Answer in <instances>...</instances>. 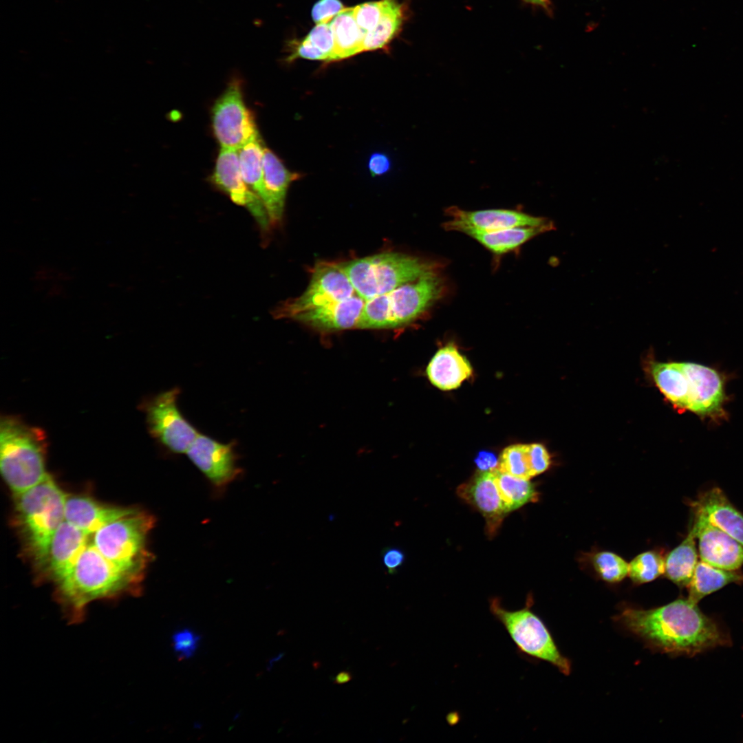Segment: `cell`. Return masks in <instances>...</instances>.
I'll use <instances>...</instances> for the list:
<instances>
[{
	"mask_svg": "<svg viewBox=\"0 0 743 743\" xmlns=\"http://www.w3.org/2000/svg\"><path fill=\"white\" fill-rule=\"evenodd\" d=\"M365 303V301L355 294L345 300L301 312L292 319L323 332L356 328Z\"/></svg>",
	"mask_w": 743,
	"mask_h": 743,
	"instance_id": "19",
	"label": "cell"
},
{
	"mask_svg": "<svg viewBox=\"0 0 743 743\" xmlns=\"http://www.w3.org/2000/svg\"><path fill=\"white\" fill-rule=\"evenodd\" d=\"M618 620L650 646L666 653L695 655L730 643L717 623L688 598L651 610L627 608Z\"/></svg>",
	"mask_w": 743,
	"mask_h": 743,
	"instance_id": "1",
	"label": "cell"
},
{
	"mask_svg": "<svg viewBox=\"0 0 743 743\" xmlns=\"http://www.w3.org/2000/svg\"><path fill=\"white\" fill-rule=\"evenodd\" d=\"M213 183L232 201L246 207L266 234L270 222L262 200L245 183L241 173L238 150L221 148L212 175Z\"/></svg>",
	"mask_w": 743,
	"mask_h": 743,
	"instance_id": "13",
	"label": "cell"
},
{
	"mask_svg": "<svg viewBox=\"0 0 743 743\" xmlns=\"http://www.w3.org/2000/svg\"><path fill=\"white\" fill-rule=\"evenodd\" d=\"M532 601L528 598L524 607L511 610L505 608L499 599L494 597L490 600L489 608L521 654L546 661L567 675L570 671V664L559 652L543 621L532 610Z\"/></svg>",
	"mask_w": 743,
	"mask_h": 743,
	"instance_id": "8",
	"label": "cell"
},
{
	"mask_svg": "<svg viewBox=\"0 0 743 743\" xmlns=\"http://www.w3.org/2000/svg\"><path fill=\"white\" fill-rule=\"evenodd\" d=\"M186 454L218 491L224 490L241 473L234 441L222 443L200 433Z\"/></svg>",
	"mask_w": 743,
	"mask_h": 743,
	"instance_id": "12",
	"label": "cell"
},
{
	"mask_svg": "<svg viewBox=\"0 0 743 743\" xmlns=\"http://www.w3.org/2000/svg\"><path fill=\"white\" fill-rule=\"evenodd\" d=\"M334 41L331 61L349 58L363 52L365 34L358 25L353 8H345L330 22Z\"/></svg>",
	"mask_w": 743,
	"mask_h": 743,
	"instance_id": "24",
	"label": "cell"
},
{
	"mask_svg": "<svg viewBox=\"0 0 743 743\" xmlns=\"http://www.w3.org/2000/svg\"><path fill=\"white\" fill-rule=\"evenodd\" d=\"M427 375L435 387L444 391L459 387L473 374L469 360L450 343L440 348L430 360Z\"/></svg>",
	"mask_w": 743,
	"mask_h": 743,
	"instance_id": "23",
	"label": "cell"
},
{
	"mask_svg": "<svg viewBox=\"0 0 743 743\" xmlns=\"http://www.w3.org/2000/svg\"><path fill=\"white\" fill-rule=\"evenodd\" d=\"M664 572L665 560L654 551H647L637 555L628 566V575L636 583L652 581Z\"/></svg>",
	"mask_w": 743,
	"mask_h": 743,
	"instance_id": "32",
	"label": "cell"
},
{
	"mask_svg": "<svg viewBox=\"0 0 743 743\" xmlns=\"http://www.w3.org/2000/svg\"><path fill=\"white\" fill-rule=\"evenodd\" d=\"M383 8L374 29L363 42V52L376 50L387 45L399 31L403 21L402 6L397 0H383Z\"/></svg>",
	"mask_w": 743,
	"mask_h": 743,
	"instance_id": "30",
	"label": "cell"
},
{
	"mask_svg": "<svg viewBox=\"0 0 743 743\" xmlns=\"http://www.w3.org/2000/svg\"><path fill=\"white\" fill-rule=\"evenodd\" d=\"M66 496L49 474L36 486L17 495L19 521L39 563L54 533L65 520Z\"/></svg>",
	"mask_w": 743,
	"mask_h": 743,
	"instance_id": "7",
	"label": "cell"
},
{
	"mask_svg": "<svg viewBox=\"0 0 743 743\" xmlns=\"http://www.w3.org/2000/svg\"><path fill=\"white\" fill-rule=\"evenodd\" d=\"M742 582V573L721 569L701 561L698 562L688 585V599L698 603L704 596L729 583Z\"/></svg>",
	"mask_w": 743,
	"mask_h": 743,
	"instance_id": "27",
	"label": "cell"
},
{
	"mask_svg": "<svg viewBox=\"0 0 743 743\" xmlns=\"http://www.w3.org/2000/svg\"><path fill=\"white\" fill-rule=\"evenodd\" d=\"M696 538L693 526L686 538L667 554L665 560L664 574L680 587L689 585L698 563Z\"/></svg>",
	"mask_w": 743,
	"mask_h": 743,
	"instance_id": "28",
	"label": "cell"
},
{
	"mask_svg": "<svg viewBox=\"0 0 743 743\" xmlns=\"http://www.w3.org/2000/svg\"><path fill=\"white\" fill-rule=\"evenodd\" d=\"M554 228L552 222L538 226L516 227L493 232L468 230L464 233L495 254L517 248L535 236Z\"/></svg>",
	"mask_w": 743,
	"mask_h": 743,
	"instance_id": "25",
	"label": "cell"
},
{
	"mask_svg": "<svg viewBox=\"0 0 743 743\" xmlns=\"http://www.w3.org/2000/svg\"><path fill=\"white\" fill-rule=\"evenodd\" d=\"M497 471L515 477H532L528 459V444H516L506 447L499 458Z\"/></svg>",
	"mask_w": 743,
	"mask_h": 743,
	"instance_id": "33",
	"label": "cell"
},
{
	"mask_svg": "<svg viewBox=\"0 0 743 743\" xmlns=\"http://www.w3.org/2000/svg\"><path fill=\"white\" fill-rule=\"evenodd\" d=\"M495 472L496 485L508 513L538 499L539 493L529 480L497 470Z\"/></svg>",
	"mask_w": 743,
	"mask_h": 743,
	"instance_id": "31",
	"label": "cell"
},
{
	"mask_svg": "<svg viewBox=\"0 0 743 743\" xmlns=\"http://www.w3.org/2000/svg\"><path fill=\"white\" fill-rule=\"evenodd\" d=\"M178 387L162 392L146 406L149 429L151 435L169 451L186 453L200 434L182 414L177 406Z\"/></svg>",
	"mask_w": 743,
	"mask_h": 743,
	"instance_id": "10",
	"label": "cell"
},
{
	"mask_svg": "<svg viewBox=\"0 0 743 743\" xmlns=\"http://www.w3.org/2000/svg\"><path fill=\"white\" fill-rule=\"evenodd\" d=\"M526 1L528 2H529V3H532V4H535V5H537V6H546L547 4H548V0H526Z\"/></svg>",
	"mask_w": 743,
	"mask_h": 743,
	"instance_id": "44",
	"label": "cell"
},
{
	"mask_svg": "<svg viewBox=\"0 0 743 743\" xmlns=\"http://www.w3.org/2000/svg\"><path fill=\"white\" fill-rule=\"evenodd\" d=\"M382 561L389 574L396 573L405 561L404 552L398 548L386 547L381 552Z\"/></svg>",
	"mask_w": 743,
	"mask_h": 743,
	"instance_id": "40",
	"label": "cell"
},
{
	"mask_svg": "<svg viewBox=\"0 0 743 743\" xmlns=\"http://www.w3.org/2000/svg\"><path fill=\"white\" fill-rule=\"evenodd\" d=\"M352 679V675L350 672L347 671H343L339 672L334 678V682L335 684L341 685L348 682Z\"/></svg>",
	"mask_w": 743,
	"mask_h": 743,
	"instance_id": "43",
	"label": "cell"
},
{
	"mask_svg": "<svg viewBox=\"0 0 743 743\" xmlns=\"http://www.w3.org/2000/svg\"><path fill=\"white\" fill-rule=\"evenodd\" d=\"M330 22L316 24L305 38L312 46L326 56L327 61H331L334 48Z\"/></svg>",
	"mask_w": 743,
	"mask_h": 743,
	"instance_id": "36",
	"label": "cell"
},
{
	"mask_svg": "<svg viewBox=\"0 0 743 743\" xmlns=\"http://www.w3.org/2000/svg\"><path fill=\"white\" fill-rule=\"evenodd\" d=\"M56 585L65 617L71 624L83 621L86 607L93 601L136 594L141 590L140 583L106 559L91 540L69 574Z\"/></svg>",
	"mask_w": 743,
	"mask_h": 743,
	"instance_id": "2",
	"label": "cell"
},
{
	"mask_svg": "<svg viewBox=\"0 0 743 743\" xmlns=\"http://www.w3.org/2000/svg\"><path fill=\"white\" fill-rule=\"evenodd\" d=\"M592 563L599 577L607 582L621 581L628 574L629 563L611 552L596 553L592 558Z\"/></svg>",
	"mask_w": 743,
	"mask_h": 743,
	"instance_id": "34",
	"label": "cell"
},
{
	"mask_svg": "<svg viewBox=\"0 0 743 743\" xmlns=\"http://www.w3.org/2000/svg\"><path fill=\"white\" fill-rule=\"evenodd\" d=\"M698 539L700 559L713 566L736 570L743 565V546L695 511L693 525Z\"/></svg>",
	"mask_w": 743,
	"mask_h": 743,
	"instance_id": "16",
	"label": "cell"
},
{
	"mask_svg": "<svg viewBox=\"0 0 743 743\" xmlns=\"http://www.w3.org/2000/svg\"><path fill=\"white\" fill-rule=\"evenodd\" d=\"M344 8L339 0H319L312 8V17L316 24L330 23Z\"/></svg>",
	"mask_w": 743,
	"mask_h": 743,
	"instance_id": "39",
	"label": "cell"
},
{
	"mask_svg": "<svg viewBox=\"0 0 743 743\" xmlns=\"http://www.w3.org/2000/svg\"><path fill=\"white\" fill-rule=\"evenodd\" d=\"M695 511L702 513L709 521L743 546V514L728 499L718 487L701 494L693 503Z\"/></svg>",
	"mask_w": 743,
	"mask_h": 743,
	"instance_id": "22",
	"label": "cell"
},
{
	"mask_svg": "<svg viewBox=\"0 0 743 743\" xmlns=\"http://www.w3.org/2000/svg\"><path fill=\"white\" fill-rule=\"evenodd\" d=\"M135 508L102 504L84 495H67L65 520L91 536L106 524L132 513Z\"/></svg>",
	"mask_w": 743,
	"mask_h": 743,
	"instance_id": "20",
	"label": "cell"
},
{
	"mask_svg": "<svg viewBox=\"0 0 743 743\" xmlns=\"http://www.w3.org/2000/svg\"><path fill=\"white\" fill-rule=\"evenodd\" d=\"M528 459L532 477L543 473L550 465V456L546 447L539 443L528 444Z\"/></svg>",
	"mask_w": 743,
	"mask_h": 743,
	"instance_id": "38",
	"label": "cell"
},
{
	"mask_svg": "<svg viewBox=\"0 0 743 743\" xmlns=\"http://www.w3.org/2000/svg\"><path fill=\"white\" fill-rule=\"evenodd\" d=\"M689 379L688 410L701 416L716 417L723 412L724 381L715 369L695 363H682Z\"/></svg>",
	"mask_w": 743,
	"mask_h": 743,
	"instance_id": "18",
	"label": "cell"
},
{
	"mask_svg": "<svg viewBox=\"0 0 743 743\" xmlns=\"http://www.w3.org/2000/svg\"><path fill=\"white\" fill-rule=\"evenodd\" d=\"M91 536L64 520L54 533L47 551L39 562L57 584L72 571Z\"/></svg>",
	"mask_w": 743,
	"mask_h": 743,
	"instance_id": "17",
	"label": "cell"
},
{
	"mask_svg": "<svg viewBox=\"0 0 743 743\" xmlns=\"http://www.w3.org/2000/svg\"><path fill=\"white\" fill-rule=\"evenodd\" d=\"M154 524L151 515L135 509L100 528L91 541L111 563L141 584L151 557L147 537Z\"/></svg>",
	"mask_w": 743,
	"mask_h": 743,
	"instance_id": "5",
	"label": "cell"
},
{
	"mask_svg": "<svg viewBox=\"0 0 743 743\" xmlns=\"http://www.w3.org/2000/svg\"><path fill=\"white\" fill-rule=\"evenodd\" d=\"M444 287L438 270L365 301L356 328L389 329L409 324L442 297Z\"/></svg>",
	"mask_w": 743,
	"mask_h": 743,
	"instance_id": "3",
	"label": "cell"
},
{
	"mask_svg": "<svg viewBox=\"0 0 743 743\" xmlns=\"http://www.w3.org/2000/svg\"><path fill=\"white\" fill-rule=\"evenodd\" d=\"M367 167L372 176L383 175L391 169L390 158L384 153H374L369 158Z\"/></svg>",
	"mask_w": 743,
	"mask_h": 743,
	"instance_id": "41",
	"label": "cell"
},
{
	"mask_svg": "<svg viewBox=\"0 0 743 743\" xmlns=\"http://www.w3.org/2000/svg\"><path fill=\"white\" fill-rule=\"evenodd\" d=\"M338 264L365 301L441 268L436 261L398 252L376 254Z\"/></svg>",
	"mask_w": 743,
	"mask_h": 743,
	"instance_id": "4",
	"label": "cell"
},
{
	"mask_svg": "<svg viewBox=\"0 0 743 743\" xmlns=\"http://www.w3.org/2000/svg\"><path fill=\"white\" fill-rule=\"evenodd\" d=\"M651 373L660 390L675 405L689 406V379L682 363L652 364Z\"/></svg>",
	"mask_w": 743,
	"mask_h": 743,
	"instance_id": "26",
	"label": "cell"
},
{
	"mask_svg": "<svg viewBox=\"0 0 743 743\" xmlns=\"http://www.w3.org/2000/svg\"><path fill=\"white\" fill-rule=\"evenodd\" d=\"M263 171L266 191L264 206L270 224L274 225L281 220L290 184L301 175L288 169L279 158L266 147L263 149Z\"/></svg>",
	"mask_w": 743,
	"mask_h": 743,
	"instance_id": "21",
	"label": "cell"
},
{
	"mask_svg": "<svg viewBox=\"0 0 743 743\" xmlns=\"http://www.w3.org/2000/svg\"><path fill=\"white\" fill-rule=\"evenodd\" d=\"M383 8V0L366 2L353 7L355 20L365 35L372 31L377 25Z\"/></svg>",
	"mask_w": 743,
	"mask_h": 743,
	"instance_id": "35",
	"label": "cell"
},
{
	"mask_svg": "<svg viewBox=\"0 0 743 743\" xmlns=\"http://www.w3.org/2000/svg\"><path fill=\"white\" fill-rule=\"evenodd\" d=\"M264 147L259 136L238 150L242 177L248 187L259 197L263 204L266 200L263 171Z\"/></svg>",
	"mask_w": 743,
	"mask_h": 743,
	"instance_id": "29",
	"label": "cell"
},
{
	"mask_svg": "<svg viewBox=\"0 0 743 743\" xmlns=\"http://www.w3.org/2000/svg\"><path fill=\"white\" fill-rule=\"evenodd\" d=\"M0 467L4 480L16 495L42 482L48 474L39 432L15 418H2Z\"/></svg>",
	"mask_w": 743,
	"mask_h": 743,
	"instance_id": "6",
	"label": "cell"
},
{
	"mask_svg": "<svg viewBox=\"0 0 743 743\" xmlns=\"http://www.w3.org/2000/svg\"><path fill=\"white\" fill-rule=\"evenodd\" d=\"M474 462L480 471H494L497 469L499 458L491 451H481L477 453Z\"/></svg>",
	"mask_w": 743,
	"mask_h": 743,
	"instance_id": "42",
	"label": "cell"
},
{
	"mask_svg": "<svg viewBox=\"0 0 743 743\" xmlns=\"http://www.w3.org/2000/svg\"><path fill=\"white\" fill-rule=\"evenodd\" d=\"M446 213L451 219L444 224L445 229L462 233L468 230L493 232L516 227L542 226L550 222L543 217L507 209L467 211L452 206L446 209Z\"/></svg>",
	"mask_w": 743,
	"mask_h": 743,
	"instance_id": "14",
	"label": "cell"
},
{
	"mask_svg": "<svg viewBox=\"0 0 743 743\" xmlns=\"http://www.w3.org/2000/svg\"><path fill=\"white\" fill-rule=\"evenodd\" d=\"M200 640V636L190 629L175 632L172 636V641L177 658L184 660L192 657L198 648Z\"/></svg>",
	"mask_w": 743,
	"mask_h": 743,
	"instance_id": "37",
	"label": "cell"
},
{
	"mask_svg": "<svg viewBox=\"0 0 743 743\" xmlns=\"http://www.w3.org/2000/svg\"><path fill=\"white\" fill-rule=\"evenodd\" d=\"M212 124L221 148L239 150L259 137L252 112L244 100L241 83L234 78L217 99L212 109Z\"/></svg>",
	"mask_w": 743,
	"mask_h": 743,
	"instance_id": "9",
	"label": "cell"
},
{
	"mask_svg": "<svg viewBox=\"0 0 743 743\" xmlns=\"http://www.w3.org/2000/svg\"><path fill=\"white\" fill-rule=\"evenodd\" d=\"M356 293L338 263L321 262L314 267L307 289L274 312L276 318L292 319L297 314L348 299Z\"/></svg>",
	"mask_w": 743,
	"mask_h": 743,
	"instance_id": "11",
	"label": "cell"
},
{
	"mask_svg": "<svg viewBox=\"0 0 743 743\" xmlns=\"http://www.w3.org/2000/svg\"><path fill=\"white\" fill-rule=\"evenodd\" d=\"M457 494L482 515L486 535L494 537L508 513L496 485L495 471H479L457 487Z\"/></svg>",
	"mask_w": 743,
	"mask_h": 743,
	"instance_id": "15",
	"label": "cell"
}]
</instances>
